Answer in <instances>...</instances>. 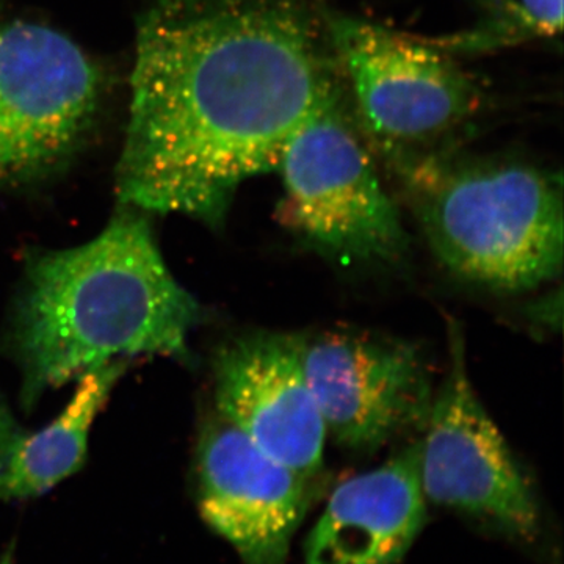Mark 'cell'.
I'll return each mask as SVG.
<instances>
[{
  "label": "cell",
  "instance_id": "obj_11",
  "mask_svg": "<svg viewBox=\"0 0 564 564\" xmlns=\"http://www.w3.org/2000/svg\"><path fill=\"white\" fill-rule=\"evenodd\" d=\"M426 521L419 443L337 486L304 545V564H397Z\"/></svg>",
  "mask_w": 564,
  "mask_h": 564
},
{
  "label": "cell",
  "instance_id": "obj_10",
  "mask_svg": "<svg viewBox=\"0 0 564 564\" xmlns=\"http://www.w3.org/2000/svg\"><path fill=\"white\" fill-rule=\"evenodd\" d=\"M196 474L203 521L243 564H288L313 481L263 454L220 415L204 430Z\"/></svg>",
  "mask_w": 564,
  "mask_h": 564
},
{
  "label": "cell",
  "instance_id": "obj_6",
  "mask_svg": "<svg viewBox=\"0 0 564 564\" xmlns=\"http://www.w3.org/2000/svg\"><path fill=\"white\" fill-rule=\"evenodd\" d=\"M104 88L99 66L65 33L0 22V187L62 172L87 143Z\"/></svg>",
  "mask_w": 564,
  "mask_h": 564
},
{
  "label": "cell",
  "instance_id": "obj_3",
  "mask_svg": "<svg viewBox=\"0 0 564 564\" xmlns=\"http://www.w3.org/2000/svg\"><path fill=\"white\" fill-rule=\"evenodd\" d=\"M426 242L448 272L489 291L560 276L562 180L516 159L445 150L389 163Z\"/></svg>",
  "mask_w": 564,
  "mask_h": 564
},
{
  "label": "cell",
  "instance_id": "obj_8",
  "mask_svg": "<svg viewBox=\"0 0 564 564\" xmlns=\"http://www.w3.org/2000/svg\"><path fill=\"white\" fill-rule=\"evenodd\" d=\"M302 345L326 436L345 451L372 455L425 426L433 380L414 345L358 329L302 336Z\"/></svg>",
  "mask_w": 564,
  "mask_h": 564
},
{
  "label": "cell",
  "instance_id": "obj_7",
  "mask_svg": "<svg viewBox=\"0 0 564 564\" xmlns=\"http://www.w3.org/2000/svg\"><path fill=\"white\" fill-rule=\"evenodd\" d=\"M451 369L434 392L419 474L426 502L447 508L519 541L540 534L541 511L529 478L475 392L463 334L448 322Z\"/></svg>",
  "mask_w": 564,
  "mask_h": 564
},
{
  "label": "cell",
  "instance_id": "obj_5",
  "mask_svg": "<svg viewBox=\"0 0 564 564\" xmlns=\"http://www.w3.org/2000/svg\"><path fill=\"white\" fill-rule=\"evenodd\" d=\"M326 28L362 133L386 162L445 150L481 109L477 82L444 52L356 18L326 17Z\"/></svg>",
  "mask_w": 564,
  "mask_h": 564
},
{
  "label": "cell",
  "instance_id": "obj_12",
  "mask_svg": "<svg viewBox=\"0 0 564 564\" xmlns=\"http://www.w3.org/2000/svg\"><path fill=\"white\" fill-rule=\"evenodd\" d=\"M128 361L96 367L77 378L68 406L33 434H21L0 470V500H24L50 491L76 474L87 458L88 436Z\"/></svg>",
  "mask_w": 564,
  "mask_h": 564
},
{
  "label": "cell",
  "instance_id": "obj_15",
  "mask_svg": "<svg viewBox=\"0 0 564 564\" xmlns=\"http://www.w3.org/2000/svg\"><path fill=\"white\" fill-rule=\"evenodd\" d=\"M0 564H14L13 554H11L10 551L7 552V554L2 556V560H0Z\"/></svg>",
  "mask_w": 564,
  "mask_h": 564
},
{
  "label": "cell",
  "instance_id": "obj_13",
  "mask_svg": "<svg viewBox=\"0 0 564 564\" xmlns=\"http://www.w3.org/2000/svg\"><path fill=\"white\" fill-rule=\"evenodd\" d=\"M514 10L527 32L551 39L562 31L563 0H518Z\"/></svg>",
  "mask_w": 564,
  "mask_h": 564
},
{
  "label": "cell",
  "instance_id": "obj_4",
  "mask_svg": "<svg viewBox=\"0 0 564 564\" xmlns=\"http://www.w3.org/2000/svg\"><path fill=\"white\" fill-rule=\"evenodd\" d=\"M278 220L307 247L347 267H393L410 252L399 207L343 104H323L285 143Z\"/></svg>",
  "mask_w": 564,
  "mask_h": 564
},
{
  "label": "cell",
  "instance_id": "obj_14",
  "mask_svg": "<svg viewBox=\"0 0 564 564\" xmlns=\"http://www.w3.org/2000/svg\"><path fill=\"white\" fill-rule=\"evenodd\" d=\"M20 436L21 432L18 430L17 423H14L7 408L0 403V470L6 466L11 448Z\"/></svg>",
  "mask_w": 564,
  "mask_h": 564
},
{
  "label": "cell",
  "instance_id": "obj_2",
  "mask_svg": "<svg viewBox=\"0 0 564 564\" xmlns=\"http://www.w3.org/2000/svg\"><path fill=\"white\" fill-rule=\"evenodd\" d=\"M199 304L174 280L144 212L122 207L90 242L33 256L14 314L22 402L133 356L187 355Z\"/></svg>",
  "mask_w": 564,
  "mask_h": 564
},
{
  "label": "cell",
  "instance_id": "obj_9",
  "mask_svg": "<svg viewBox=\"0 0 564 564\" xmlns=\"http://www.w3.org/2000/svg\"><path fill=\"white\" fill-rule=\"evenodd\" d=\"M302 336L254 333L226 344L214 364L218 415L293 473L323 469L326 429L304 373Z\"/></svg>",
  "mask_w": 564,
  "mask_h": 564
},
{
  "label": "cell",
  "instance_id": "obj_1",
  "mask_svg": "<svg viewBox=\"0 0 564 564\" xmlns=\"http://www.w3.org/2000/svg\"><path fill=\"white\" fill-rule=\"evenodd\" d=\"M326 14L307 0H147L137 21L118 202L221 225L243 181L343 95Z\"/></svg>",
  "mask_w": 564,
  "mask_h": 564
}]
</instances>
